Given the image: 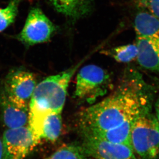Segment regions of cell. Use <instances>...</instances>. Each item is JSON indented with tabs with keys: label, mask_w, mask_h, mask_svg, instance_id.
Segmentation results:
<instances>
[{
	"label": "cell",
	"mask_w": 159,
	"mask_h": 159,
	"mask_svg": "<svg viewBox=\"0 0 159 159\" xmlns=\"http://www.w3.org/2000/svg\"><path fill=\"white\" fill-rule=\"evenodd\" d=\"M152 92L139 72L127 70L116 90L80 112L78 123L81 134L94 135L134 121L152 109Z\"/></svg>",
	"instance_id": "1"
},
{
	"label": "cell",
	"mask_w": 159,
	"mask_h": 159,
	"mask_svg": "<svg viewBox=\"0 0 159 159\" xmlns=\"http://www.w3.org/2000/svg\"><path fill=\"white\" fill-rule=\"evenodd\" d=\"M87 57L74 66L50 76L37 84L29 105V126L40 141L44 117L50 113L61 114L70 82Z\"/></svg>",
	"instance_id": "2"
},
{
	"label": "cell",
	"mask_w": 159,
	"mask_h": 159,
	"mask_svg": "<svg viewBox=\"0 0 159 159\" xmlns=\"http://www.w3.org/2000/svg\"><path fill=\"white\" fill-rule=\"evenodd\" d=\"M130 144L140 159H159V122L151 109L141 113L134 121Z\"/></svg>",
	"instance_id": "3"
},
{
	"label": "cell",
	"mask_w": 159,
	"mask_h": 159,
	"mask_svg": "<svg viewBox=\"0 0 159 159\" xmlns=\"http://www.w3.org/2000/svg\"><path fill=\"white\" fill-rule=\"evenodd\" d=\"M111 86V77L107 71L96 65H87L77 73L74 96L92 105L106 94Z\"/></svg>",
	"instance_id": "4"
},
{
	"label": "cell",
	"mask_w": 159,
	"mask_h": 159,
	"mask_svg": "<svg viewBox=\"0 0 159 159\" xmlns=\"http://www.w3.org/2000/svg\"><path fill=\"white\" fill-rule=\"evenodd\" d=\"M35 75L23 69L12 70L3 82L1 96L24 108L29 105L37 86Z\"/></svg>",
	"instance_id": "5"
},
{
	"label": "cell",
	"mask_w": 159,
	"mask_h": 159,
	"mask_svg": "<svg viewBox=\"0 0 159 159\" xmlns=\"http://www.w3.org/2000/svg\"><path fill=\"white\" fill-rule=\"evenodd\" d=\"M40 142L29 125L6 129L2 139L5 159H24Z\"/></svg>",
	"instance_id": "6"
},
{
	"label": "cell",
	"mask_w": 159,
	"mask_h": 159,
	"mask_svg": "<svg viewBox=\"0 0 159 159\" xmlns=\"http://www.w3.org/2000/svg\"><path fill=\"white\" fill-rule=\"evenodd\" d=\"M81 135V146L92 159H137L130 145L111 142L92 135Z\"/></svg>",
	"instance_id": "7"
},
{
	"label": "cell",
	"mask_w": 159,
	"mask_h": 159,
	"mask_svg": "<svg viewBox=\"0 0 159 159\" xmlns=\"http://www.w3.org/2000/svg\"><path fill=\"white\" fill-rule=\"evenodd\" d=\"M56 28L40 9L30 10L18 38L27 45L42 43L50 40Z\"/></svg>",
	"instance_id": "8"
},
{
	"label": "cell",
	"mask_w": 159,
	"mask_h": 159,
	"mask_svg": "<svg viewBox=\"0 0 159 159\" xmlns=\"http://www.w3.org/2000/svg\"><path fill=\"white\" fill-rule=\"evenodd\" d=\"M0 104L4 123L8 129L27 126L29 108L21 107L0 96Z\"/></svg>",
	"instance_id": "9"
},
{
	"label": "cell",
	"mask_w": 159,
	"mask_h": 159,
	"mask_svg": "<svg viewBox=\"0 0 159 159\" xmlns=\"http://www.w3.org/2000/svg\"><path fill=\"white\" fill-rule=\"evenodd\" d=\"M134 29L138 37L152 43L159 42V19L147 11L137 14Z\"/></svg>",
	"instance_id": "10"
},
{
	"label": "cell",
	"mask_w": 159,
	"mask_h": 159,
	"mask_svg": "<svg viewBox=\"0 0 159 159\" xmlns=\"http://www.w3.org/2000/svg\"><path fill=\"white\" fill-rule=\"evenodd\" d=\"M137 60L143 68L159 73V42H149L137 36Z\"/></svg>",
	"instance_id": "11"
},
{
	"label": "cell",
	"mask_w": 159,
	"mask_h": 159,
	"mask_svg": "<svg viewBox=\"0 0 159 159\" xmlns=\"http://www.w3.org/2000/svg\"><path fill=\"white\" fill-rule=\"evenodd\" d=\"M58 12L71 18H77L86 14L90 5V0H51Z\"/></svg>",
	"instance_id": "12"
},
{
	"label": "cell",
	"mask_w": 159,
	"mask_h": 159,
	"mask_svg": "<svg viewBox=\"0 0 159 159\" xmlns=\"http://www.w3.org/2000/svg\"><path fill=\"white\" fill-rule=\"evenodd\" d=\"M62 122L61 114L50 113L47 114L42 122L41 140L54 142L59 138L61 133Z\"/></svg>",
	"instance_id": "13"
},
{
	"label": "cell",
	"mask_w": 159,
	"mask_h": 159,
	"mask_svg": "<svg viewBox=\"0 0 159 159\" xmlns=\"http://www.w3.org/2000/svg\"><path fill=\"white\" fill-rule=\"evenodd\" d=\"M101 53L111 57L116 61L127 63L137 59L139 50L136 44H130L104 50Z\"/></svg>",
	"instance_id": "14"
},
{
	"label": "cell",
	"mask_w": 159,
	"mask_h": 159,
	"mask_svg": "<svg viewBox=\"0 0 159 159\" xmlns=\"http://www.w3.org/2000/svg\"><path fill=\"white\" fill-rule=\"evenodd\" d=\"M45 159H92L81 144H66Z\"/></svg>",
	"instance_id": "15"
},
{
	"label": "cell",
	"mask_w": 159,
	"mask_h": 159,
	"mask_svg": "<svg viewBox=\"0 0 159 159\" xmlns=\"http://www.w3.org/2000/svg\"><path fill=\"white\" fill-rule=\"evenodd\" d=\"M20 0H11L6 7L0 8V32L4 30L15 21Z\"/></svg>",
	"instance_id": "16"
},
{
	"label": "cell",
	"mask_w": 159,
	"mask_h": 159,
	"mask_svg": "<svg viewBox=\"0 0 159 159\" xmlns=\"http://www.w3.org/2000/svg\"><path fill=\"white\" fill-rule=\"evenodd\" d=\"M140 6L159 19V0H136Z\"/></svg>",
	"instance_id": "17"
},
{
	"label": "cell",
	"mask_w": 159,
	"mask_h": 159,
	"mask_svg": "<svg viewBox=\"0 0 159 159\" xmlns=\"http://www.w3.org/2000/svg\"><path fill=\"white\" fill-rule=\"evenodd\" d=\"M0 159H5L4 149L2 140L0 139Z\"/></svg>",
	"instance_id": "18"
},
{
	"label": "cell",
	"mask_w": 159,
	"mask_h": 159,
	"mask_svg": "<svg viewBox=\"0 0 159 159\" xmlns=\"http://www.w3.org/2000/svg\"><path fill=\"white\" fill-rule=\"evenodd\" d=\"M156 110V116L157 118L158 119V121L159 122V98H158V101L157 102Z\"/></svg>",
	"instance_id": "19"
}]
</instances>
